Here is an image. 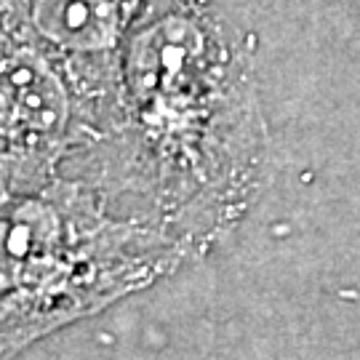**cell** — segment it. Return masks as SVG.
<instances>
[{
    "instance_id": "cell-2",
    "label": "cell",
    "mask_w": 360,
    "mask_h": 360,
    "mask_svg": "<svg viewBox=\"0 0 360 360\" xmlns=\"http://www.w3.org/2000/svg\"><path fill=\"white\" fill-rule=\"evenodd\" d=\"M195 254L179 238L120 214L94 184L59 176L3 195L0 358L94 318L176 272Z\"/></svg>"
},
{
    "instance_id": "cell-3",
    "label": "cell",
    "mask_w": 360,
    "mask_h": 360,
    "mask_svg": "<svg viewBox=\"0 0 360 360\" xmlns=\"http://www.w3.org/2000/svg\"><path fill=\"white\" fill-rule=\"evenodd\" d=\"M0 72V187L38 193L102 139L107 120L70 70L27 40L3 35Z\"/></svg>"
},
{
    "instance_id": "cell-4",
    "label": "cell",
    "mask_w": 360,
    "mask_h": 360,
    "mask_svg": "<svg viewBox=\"0 0 360 360\" xmlns=\"http://www.w3.org/2000/svg\"><path fill=\"white\" fill-rule=\"evenodd\" d=\"M144 6L147 0H3V35L62 62L102 110L110 131L120 104L123 49Z\"/></svg>"
},
{
    "instance_id": "cell-1",
    "label": "cell",
    "mask_w": 360,
    "mask_h": 360,
    "mask_svg": "<svg viewBox=\"0 0 360 360\" xmlns=\"http://www.w3.org/2000/svg\"><path fill=\"white\" fill-rule=\"evenodd\" d=\"M107 203L206 254L257 203L267 126L243 35L206 0H147L112 129L75 158Z\"/></svg>"
}]
</instances>
